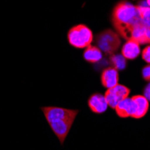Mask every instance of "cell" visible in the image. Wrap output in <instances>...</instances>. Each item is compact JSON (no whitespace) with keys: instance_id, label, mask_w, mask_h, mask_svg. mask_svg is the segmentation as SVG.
Listing matches in <instances>:
<instances>
[{"instance_id":"6da1fadb","label":"cell","mask_w":150,"mask_h":150,"mask_svg":"<svg viewBox=\"0 0 150 150\" xmlns=\"http://www.w3.org/2000/svg\"><path fill=\"white\" fill-rule=\"evenodd\" d=\"M112 22L116 30L127 40L131 31L136 26L142 23L138 6L127 1H122L114 7Z\"/></svg>"},{"instance_id":"7a4b0ae2","label":"cell","mask_w":150,"mask_h":150,"mask_svg":"<svg viewBox=\"0 0 150 150\" xmlns=\"http://www.w3.org/2000/svg\"><path fill=\"white\" fill-rule=\"evenodd\" d=\"M67 39L69 44L73 47L84 49L91 45L93 42V33L87 26L78 24L69 30L67 33Z\"/></svg>"},{"instance_id":"3957f363","label":"cell","mask_w":150,"mask_h":150,"mask_svg":"<svg viewBox=\"0 0 150 150\" xmlns=\"http://www.w3.org/2000/svg\"><path fill=\"white\" fill-rule=\"evenodd\" d=\"M95 40L99 49L106 54H113L120 46L119 35L112 30H107L98 34Z\"/></svg>"},{"instance_id":"277c9868","label":"cell","mask_w":150,"mask_h":150,"mask_svg":"<svg viewBox=\"0 0 150 150\" xmlns=\"http://www.w3.org/2000/svg\"><path fill=\"white\" fill-rule=\"evenodd\" d=\"M47 122L53 121L56 120H65V119H76L78 114V110H70L62 107L55 106H43L40 107Z\"/></svg>"},{"instance_id":"5b68a950","label":"cell","mask_w":150,"mask_h":150,"mask_svg":"<svg viewBox=\"0 0 150 150\" xmlns=\"http://www.w3.org/2000/svg\"><path fill=\"white\" fill-rule=\"evenodd\" d=\"M129 92L130 90L127 86L118 84L112 88L107 89L104 93V96L108 103V105L112 109H115V107L120 101L129 97Z\"/></svg>"},{"instance_id":"8992f818","label":"cell","mask_w":150,"mask_h":150,"mask_svg":"<svg viewBox=\"0 0 150 150\" xmlns=\"http://www.w3.org/2000/svg\"><path fill=\"white\" fill-rule=\"evenodd\" d=\"M74 119H65V120H56L49 122V125L52 129L53 133L59 139L61 145H63L69 135L71 127L74 123Z\"/></svg>"},{"instance_id":"52a82bcc","label":"cell","mask_w":150,"mask_h":150,"mask_svg":"<svg viewBox=\"0 0 150 150\" xmlns=\"http://www.w3.org/2000/svg\"><path fill=\"white\" fill-rule=\"evenodd\" d=\"M88 107L90 108V110L96 114H101L107 111V109L109 107L108 103L105 99V96L103 94L101 93H93L89 97L88 101Z\"/></svg>"},{"instance_id":"ba28073f","label":"cell","mask_w":150,"mask_h":150,"mask_svg":"<svg viewBox=\"0 0 150 150\" xmlns=\"http://www.w3.org/2000/svg\"><path fill=\"white\" fill-rule=\"evenodd\" d=\"M115 112L120 118H133L136 112V105L132 97H127L120 101L115 107Z\"/></svg>"},{"instance_id":"9c48e42d","label":"cell","mask_w":150,"mask_h":150,"mask_svg":"<svg viewBox=\"0 0 150 150\" xmlns=\"http://www.w3.org/2000/svg\"><path fill=\"white\" fill-rule=\"evenodd\" d=\"M101 81L103 86L106 89H110L116 86L119 83V74L118 70L114 67H108L105 69L101 76Z\"/></svg>"},{"instance_id":"30bf717a","label":"cell","mask_w":150,"mask_h":150,"mask_svg":"<svg viewBox=\"0 0 150 150\" xmlns=\"http://www.w3.org/2000/svg\"><path fill=\"white\" fill-rule=\"evenodd\" d=\"M140 53L139 43L133 40H128L121 48V55L126 59H134Z\"/></svg>"},{"instance_id":"8fae6325","label":"cell","mask_w":150,"mask_h":150,"mask_svg":"<svg viewBox=\"0 0 150 150\" xmlns=\"http://www.w3.org/2000/svg\"><path fill=\"white\" fill-rule=\"evenodd\" d=\"M132 99L136 105V112L133 116V119H141L143 118L149 108V101L144 95H134Z\"/></svg>"},{"instance_id":"7c38bea8","label":"cell","mask_w":150,"mask_h":150,"mask_svg":"<svg viewBox=\"0 0 150 150\" xmlns=\"http://www.w3.org/2000/svg\"><path fill=\"white\" fill-rule=\"evenodd\" d=\"M103 58L102 51L99 48L95 46H89L84 52V59L90 63H96Z\"/></svg>"},{"instance_id":"4fadbf2b","label":"cell","mask_w":150,"mask_h":150,"mask_svg":"<svg viewBox=\"0 0 150 150\" xmlns=\"http://www.w3.org/2000/svg\"><path fill=\"white\" fill-rule=\"evenodd\" d=\"M138 8L139 10L140 16H141V20L142 23L148 28H150V7L147 6L146 3L142 5H139Z\"/></svg>"},{"instance_id":"5bb4252c","label":"cell","mask_w":150,"mask_h":150,"mask_svg":"<svg viewBox=\"0 0 150 150\" xmlns=\"http://www.w3.org/2000/svg\"><path fill=\"white\" fill-rule=\"evenodd\" d=\"M111 64L112 65V67H114L117 70H121L125 69L126 66V59L120 54V55H112L110 59Z\"/></svg>"},{"instance_id":"9a60e30c","label":"cell","mask_w":150,"mask_h":150,"mask_svg":"<svg viewBox=\"0 0 150 150\" xmlns=\"http://www.w3.org/2000/svg\"><path fill=\"white\" fill-rule=\"evenodd\" d=\"M142 59L148 64H150V45L146 46L142 51Z\"/></svg>"},{"instance_id":"2e32d148","label":"cell","mask_w":150,"mask_h":150,"mask_svg":"<svg viewBox=\"0 0 150 150\" xmlns=\"http://www.w3.org/2000/svg\"><path fill=\"white\" fill-rule=\"evenodd\" d=\"M142 76L146 81L150 82V64L144 67L142 69Z\"/></svg>"},{"instance_id":"e0dca14e","label":"cell","mask_w":150,"mask_h":150,"mask_svg":"<svg viewBox=\"0 0 150 150\" xmlns=\"http://www.w3.org/2000/svg\"><path fill=\"white\" fill-rule=\"evenodd\" d=\"M144 96L150 102V83H148L144 89Z\"/></svg>"},{"instance_id":"ac0fdd59","label":"cell","mask_w":150,"mask_h":150,"mask_svg":"<svg viewBox=\"0 0 150 150\" xmlns=\"http://www.w3.org/2000/svg\"><path fill=\"white\" fill-rule=\"evenodd\" d=\"M146 3L147 6L150 7V0H146Z\"/></svg>"}]
</instances>
